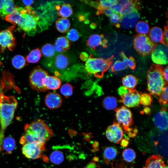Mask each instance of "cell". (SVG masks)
Instances as JSON below:
<instances>
[{"label": "cell", "mask_w": 168, "mask_h": 168, "mask_svg": "<svg viewBox=\"0 0 168 168\" xmlns=\"http://www.w3.org/2000/svg\"><path fill=\"white\" fill-rule=\"evenodd\" d=\"M5 19L9 22L17 25L29 35H31L36 30L39 17L31 6L24 8L15 6L14 11Z\"/></svg>", "instance_id": "obj_1"}, {"label": "cell", "mask_w": 168, "mask_h": 168, "mask_svg": "<svg viewBox=\"0 0 168 168\" xmlns=\"http://www.w3.org/2000/svg\"><path fill=\"white\" fill-rule=\"evenodd\" d=\"M24 130L25 133L20 140L22 145L28 143L45 144L53 135L52 130L40 119L26 124Z\"/></svg>", "instance_id": "obj_2"}, {"label": "cell", "mask_w": 168, "mask_h": 168, "mask_svg": "<svg viewBox=\"0 0 168 168\" xmlns=\"http://www.w3.org/2000/svg\"><path fill=\"white\" fill-rule=\"evenodd\" d=\"M17 105L13 96L2 94L0 96V154L5 130L13 120Z\"/></svg>", "instance_id": "obj_3"}, {"label": "cell", "mask_w": 168, "mask_h": 168, "mask_svg": "<svg viewBox=\"0 0 168 168\" xmlns=\"http://www.w3.org/2000/svg\"><path fill=\"white\" fill-rule=\"evenodd\" d=\"M163 69L160 65L152 64L147 73V86L152 95H159L167 82L163 77Z\"/></svg>", "instance_id": "obj_4"}, {"label": "cell", "mask_w": 168, "mask_h": 168, "mask_svg": "<svg viewBox=\"0 0 168 168\" xmlns=\"http://www.w3.org/2000/svg\"><path fill=\"white\" fill-rule=\"evenodd\" d=\"M113 58V55L106 59L89 58L86 61L85 69L89 74L97 77H101L112 63Z\"/></svg>", "instance_id": "obj_5"}, {"label": "cell", "mask_w": 168, "mask_h": 168, "mask_svg": "<svg viewBox=\"0 0 168 168\" xmlns=\"http://www.w3.org/2000/svg\"><path fill=\"white\" fill-rule=\"evenodd\" d=\"M133 44L136 50L143 56L152 54L157 45L152 41L148 36L139 34L134 38Z\"/></svg>", "instance_id": "obj_6"}, {"label": "cell", "mask_w": 168, "mask_h": 168, "mask_svg": "<svg viewBox=\"0 0 168 168\" xmlns=\"http://www.w3.org/2000/svg\"><path fill=\"white\" fill-rule=\"evenodd\" d=\"M48 75V72L40 67L35 68L31 72L29 78L30 84L32 88L40 92L46 91L44 82Z\"/></svg>", "instance_id": "obj_7"}, {"label": "cell", "mask_w": 168, "mask_h": 168, "mask_svg": "<svg viewBox=\"0 0 168 168\" xmlns=\"http://www.w3.org/2000/svg\"><path fill=\"white\" fill-rule=\"evenodd\" d=\"M45 149V144L28 143L23 145L21 151L26 158L35 159L42 156Z\"/></svg>", "instance_id": "obj_8"}, {"label": "cell", "mask_w": 168, "mask_h": 168, "mask_svg": "<svg viewBox=\"0 0 168 168\" xmlns=\"http://www.w3.org/2000/svg\"><path fill=\"white\" fill-rule=\"evenodd\" d=\"M111 8L114 11L123 15L131 12L134 9L137 10L140 9L141 2L138 0H117Z\"/></svg>", "instance_id": "obj_9"}, {"label": "cell", "mask_w": 168, "mask_h": 168, "mask_svg": "<svg viewBox=\"0 0 168 168\" xmlns=\"http://www.w3.org/2000/svg\"><path fill=\"white\" fill-rule=\"evenodd\" d=\"M14 27V26H12L0 32V46L2 52L7 49L12 51L15 47L16 42L12 32Z\"/></svg>", "instance_id": "obj_10"}, {"label": "cell", "mask_w": 168, "mask_h": 168, "mask_svg": "<svg viewBox=\"0 0 168 168\" xmlns=\"http://www.w3.org/2000/svg\"><path fill=\"white\" fill-rule=\"evenodd\" d=\"M115 117L117 123L122 126L126 130H130L129 127L133 124V118L132 113L128 108L122 106L117 109Z\"/></svg>", "instance_id": "obj_11"}, {"label": "cell", "mask_w": 168, "mask_h": 168, "mask_svg": "<svg viewBox=\"0 0 168 168\" xmlns=\"http://www.w3.org/2000/svg\"><path fill=\"white\" fill-rule=\"evenodd\" d=\"M168 47L162 44L157 45L152 53V59L156 65H165L168 63Z\"/></svg>", "instance_id": "obj_12"}, {"label": "cell", "mask_w": 168, "mask_h": 168, "mask_svg": "<svg viewBox=\"0 0 168 168\" xmlns=\"http://www.w3.org/2000/svg\"><path fill=\"white\" fill-rule=\"evenodd\" d=\"M105 135L110 142L119 144L124 136L123 130L119 124L114 123L107 128Z\"/></svg>", "instance_id": "obj_13"}, {"label": "cell", "mask_w": 168, "mask_h": 168, "mask_svg": "<svg viewBox=\"0 0 168 168\" xmlns=\"http://www.w3.org/2000/svg\"><path fill=\"white\" fill-rule=\"evenodd\" d=\"M139 17L138 10L134 9L128 13L122 15L120 25L125 29L132 28L136 25Z\"/></svg>", "instance_id": "obj_14"}, {"label": "cell", "mask_w": 168, "mask_h": 168, "mask_svg": "<svg viewBox=\"0 0 168 168\" xmlns=\"http://www.w3.org/2000/svg\"><path fill=\"white\" fill-rule=\"evenodd\" d=\"M13 77L8 71H4L2 77L0 78V96L8 90L14 88L18 90Z\"/></svg>", "instance_id": "obj_15"}, {"label": "cell", "mask_w": 168, "mask_h": 168, "mask_svg": "<svg viewBox=\"0 0 168 168\" xmlns=\"http://www.w3.org/2000/svg\"><path fill=\"white\" fill-rule=\"evenodd\" d=\"M140 95L136 91L129 90L121 97L122 102L125 107L128 108L136 107L140 103Z\"/></svg>", "instance_id": "obj_16"}, {"label": "cell", "mask_w": 168, "mask_h": 168, "mask_svg": "<svg viewBox=\"0 0 168 168\" xmlns=\"http://www.w3.org/2000/svg\"><path fill=\"white\" fill-rule=\"evenodd\" d=\"M153 122L156 127L161 131H165L168 129V116L166 110L163 109L156 113L154 115Z\"/></svg>", "instance_id": "obj_17"}, {"label": "cell", "mask_w": 168, "mask_h": 168, "mask_svg": "<svg viewBox=\"0 0 168 168\" xmlns=\"http://www.w3.org/2000/svg\"><path fill=\"white\" fill-rule=\"evenodd\" d=\"M44 102L46 106L50 109H55L60 107L63 100L61 96L56 92H51L47 94Z\"/></svg>", "instance_id": "obj_18"}, {"label": "cell", "mask_w": 168, "mask_h": 168, "mask_svg": "<svg viewBox=\"0 0 168 168\" xmlns=\"http://www.w3.org/2000/svg\"><path fill=\"white\" fill-rule=\"evenodd\" d=\"M15 7L13 0H0V16L2 18H5L6 16L14 11Z\"/></svg>", "instance_id": "obj_19"}, {"label": "cell", "mask_w": 168, "mask_h": 168, "mask_svg": "<svg viewBox=\"0 0 168 168\" xmlns=\"http://www.w3.org/2000/svg\"><path fill=\"white\" fill-rule=\"evenodd\" d=\"M165 165L160 155H153L146 160L145 168H163Z\"/></svg>", "instance_id": "obj_20"}, {"label": "cell", "mask_w": 168, "mask_h": 168, "mask_svg": "<svg viewBox=\"0 0 168 168\" xmlns=\"http://www.w3.org/2000/svg\"><path fill=\"white\" fill-rule=\"evenodd\" d=\"M61 82L58 77L54 76H48L45 79L44 85L46 90H55L59 88Z\"/></svg>", "instance_id": "obj_21"}, {"label": "cell", "mask_w": 168, "mask_h": 168, "mask_svg": "<svg viewBox=\"0 0 168 168\" xmlns=\"http://www.w3.org/2000/svg\"><path fill=\"white\" fill-rule=\"evenodd\" d=\"M107 43V41L104 39L103 36L98 34L91 35L89 36L87 40L88 46L93 49L102 44L106 47Z\"/></svg>", "instance_id": "obj_22"}, {"label": "cell", "mask_w": 168, "mask_h": 168, "mask_svg": "<svg viewBox=\"0 0 168 168\" xmlns=\"http://www.w3.org/2000/svg\"><path fill=\"white\" fill-rule=\"evenodd\" d=\"M149 38L153 42L163 43V31L160 28L155 26L152 28L149 33Z\"/></svg>", "instance_id": "obj_23"}, {"label": "cell", "mask_w": 168, "mask_h": 168, "mask_svg": "<svg viewBox=\"0 0 168 168\" xmlns=\"http://www.w3.org/2000/svg\"><path fill=\"white\" fill-rule=\"evenodd\" d=\"M16 147V143L13 138L7 137L4 138L2 146V151L7 154H10Z\"/></svg>", "instance_id": "obj_24"}, {"label": "cell", "mask_w": 168, "mask_h": 168, "mask_svg": "<svg viewBox=\"0 0 168 168\" xmlns=\"http://www.w3.org/2000/svg\"><path fill=\"white\" fill-rule=\"evenodd\" d=\"M54 65L59 70H64L68 66L69 61L68 58L62 54H59L56 57L54 60Z\"/></svg>", "instance_id": "obj_25"}, {"label": "cell", "mask_w": 168, "mask_h": 168, "mask_svg": "<svg viewBox=\"0 0 168 168\" xmlns=\"http://www.w3.org/2000/svg\"><path fill=\"white\" fill-rule=\"evenodd\" d=\"M123 86L129 90H133L137 84V79L134 76L128 75L124 77L122 79Z\"/></svg>", "instance_id": "obj_26"}, {"label": "cell", "mask_w": 168, "mask_h": 168, "mask_svg": "<svg viewBox=\"0 0 168 168\" xmlns=\"http://www.w3.org/2000/svg\"><path fill=\"white\" fill-rule=\"evenodd\" d=\"M103 105L104 107L108 110H113L115 109L118 106L117 99L112 96L105 97L103 100Z\"/></svg>", "instance_id": "obj_27"}, {"label": "cell", "mask_w": 168, "mask_h": 168, "mask_svg": "<svg viewBox=\"0 0 168 168\" xmlns=\"http://www.w3.org/2000/svg\"><path fill=\"white\" fill-rule=\"evenodd\" d=\"M41 51L38 49L31 50L26 56V61L30 63H35L40 60L41 56Z\"/></svg>", "instance_id": "obj_28"}, {"label": "cell", "mask_w": 168, "mask_h": 168, "mask_svg": "<svg viewBox=\"0 0 168 168\" xmlns=\"http://www.w3.org/2000/svg\"><path fill=\"white\" fill-rule=\"evenodd\" d=\"M70 22L67 18H61L56 22V26L57 30L60 32H66L70 28Z\"/></svg>", "instance_id": "obj_29"}, {"label": "cell", "mask_w": 168, "mask_h": 168, "mask_svg": "<svg viewBox=\"0 0 168 168\" xmlns=\"http://www.w3.org/2000/svg\"><path fill=\"white\" fill-rule=\"evenodd\" d=\"M117 150L113 147H107L104 150L103 157L106 162L114 159L118 154Z\"/></svg>", "instance_id": "obj_30"}, {"label": "cell", "mask_w": 168, "mask_h": 168, "mask_svg": "<svg viewBox=\"0 0 168 168\" xmlns=\"http://www.w3.org/2000/svg\"><path fill=\"white\" fill-rule=\"evenodd\" d=\"M12 63L13 66L16 68L20 69L26 65V61L25 58L20 55L14 56L12 59Z\"/></svg>", "instance_id": "obj_31"}, {"label": "cell", "mask_w": 168, "mask_h": 168, "mask_svg": "<svg viewBox=\"0 0 168 168\" xmlns=\"http://www.w3.org/2000/svg\"><path fill=\"white\" fill-rule=\"evenodd\" d=\"M136 32L139 34L147 35L150 31L148 24L144 21H140L137 23L135 26Z\"/></svg>", "instance_id": "obj_32"}, {"label": "cell", "mask_w": 168, "mask_h": 168, "mask_svg": "<svg viewBox=\"0 0 168 168\" xmlns=\"http://www.w3.org/2000/svg\"><path fill=\"white\" fill-rule=\"evenodd\" d=\"M50 161L54 164H59L63 162L64 156L63 153L58 150L53 152L49 157Z\"/></svg>", "instance_id": "obj_33"}, {"label": "cell", "mask_w": 168, "mask_h": 168, "mask_svg": "<svg viewBox=\"0 0 168 168\" xmlns=\"http://www.w3.org/2000/svg\"><path fill=\"white\" fill-rule=\"evenodd\" d=\"M41 52L44 56L49 58L54 55L55 51L54 45L50 44H47L42 47Z\"/></svg>", "instance_id": "obj_34"}, {"label": "cell", "mask_w": 168, "mask_h": 168, "mask_svg": "<svg viewBox=\"0 0 168 168\" xmlns=\"http://www.w3.org/2000/svg\"><path fill=\"white\" fill-rule=\"evenodd\" d=\"M72 10L71 6L68 4L62 5L59 10V14L62 18H67L72 14Z\"/></svg>", "instance_id": "obj_35"}, {"label": "cell", "mask_w": 168, "mask_h": 168, "mask_svg": "<svg viewBox=\"0 0 168 168\" xmlns=\"http://www.w3.org/2000/svg\"><path fill=\"white\" fill-rule=\"evenodd\" d=\"M124 159L126 162H131L136 158V154L134 151L131 148H128L124 149L122 153Z\"/></svg>", "instance_id": "obj_36"}, {"label": "cell", "mask_w": 168, "mask_h": 168, "mask_svg": "<svg viewBox=\"0 0 168 168\" xmlns=\"http://www.w3.org/2000/svg\"><path fill=\"white\" fill-rule=\"evenodd\" d=\"M73 87L71 85L67 83L63 85L61 87L60 91L61 94L67 98L71 96L73 93Z\"/></svg>", "instance_id": "obj_37"}, {"label": "cell", "mask_w": 168, "mask_h": 168, "mask_svg": "<svg viewBox=\"0 0 168 168\" xmlns=\"http://www.w3.org/2000/svg\"><path fill=\"white\" fill-rule=\"evenodd\" d=\"M120 55L123 59V61L126 64L127 66L132 69H134L136 66L134 58L132 57L128 58L123 52H121Z\"/></svg>", "instance_id": "obj_38"}, {"label": "cell", "mask_w": 168, "mask_h": 168, "mask_svg": "<svg viewBox=\"0 0 168 168\" xmlns=\"http://www.w3.org/2000/svg\"><path fill=\"white\" fill-rule=\"evenodd\" d=\"M128 66L123 61H116L111 67V71L113 72H117L126 69Z\"/></svg>", "instance_id": "obj_39"}, {"label": "cell", "mask_w": 168, "mask_h": 168, "mask_svg": "<svg viewBox=\"0 0 168 168\" xmlns=\"http://www.w3.org/2000/svg\"><path fill=\"white\" fill-rule=\"evenodd\" d=\"M117 1V0H100L98 2L99 8L101 12L104 9L111 8Z\"/></svg>", "instance_id": "obj_40"}, {"label": "cell", "mask_w": 168, "mask_h": 168, "mask_svg": "<svg viewBox=\"0 0 168 168\" xmlns=\"http://www.w3.org/2000/svg\"><path fill=\"white\" fill-rule=\"evenodd\" d=\"M121 16L119 13L114 11L109 16L111 22L117 27H120V23Z\"/></svg>", "instance_id": "obj_41"}, {"label": "cell", "mask_w": 168, "mask_h": 168, "mask_svg": "<svg viewBox=\"0 0 168 168\" xmlns=\"http://www.w3.org/2000/svg\"><path fill=\"white\" fill-rule=\"evenodd\" d=\"M79 35L78 31L75 29H71L68 31L67 34V39L72 41H76L78 40Z\"/></svg>", "instance_id": "obj_42"}, {"label": "cell", "mask_w": 168, "mask_h": 168, "mask_svg": "<svg viewBox=\"0 0 168 168\" xmlns=\"http://www.w3.org/2000/svg\"><path fill=\"white\" fill-rule=\"evenodd\" d=\"M151 95L147 93H143L140 95V103L145 106L149 105L152 101Z\"/></svg>", "instance_id": "obj_43"}, {"label": "cell", "mask_w": 168, "mask_h": 168, "mask_svg": "<svg viewBox=\"0 0 168 168\" xmlns=\"http://www.w3.org/2000/svg\"><path fill=\"white\" fill-rule=\"evenodd\" d=\"M168 86L166 85L163 89L162 92L159 95V101L161 103L164 104H166L168 102Z\"/></svg>", "instance_id": "obj_44"}, {"label": "cell", "mask_w": 168, "mask_h": 168, "mask_svg": "<svg viewBox=\"0 0 168 168\" xmlns=\"http://www.w3.org/2000/svg\"><path fill=\"white\" fill-rule=\"evenodd\" d=\"M55 44L60 46L64 49L68 48L69 46L68 40L64 36L58 37L56 40Z\"/></svg>", "instance_id": "obj_45"}, {"label": "cell", "mask_w": 168, "mask_h": 168, "mask_svg": "<svg viewBox=\"0 0 168 168\" xmlns=\"http://www.w3.org/2000/svg\"><path fill=\"white\" fill-rule=\"evenodd\" d=\"M168 26H165L163 32V40L162 44L168 47Z\"/></svg>", "instance_id": "obj_46"}, {"label": "cell", "mask_w": 168, "mask_h": 168, "mask_svg": "<svg viewBox=\"0 0 168 168\" xmlns=\"http://www.w3.org/2000/svg\"><path fill=\"white\" fill-rule=\"evenodd\" d=\"M129 90V89H127L123 86H121L118 89V93L119 95L122 97L127 93Z\"/></svg>", "instance_id": "obj_47"}, {"label": "cell", "mask_w": 168, "mask_h": 168, "mask_svg": "<svg viewBox=\"0 0 168 168\" xmlns=\"http://www.w3.org/2000/svg\"><path fill=\"white\" fill-rule=\"evenodd\" d=\"M114 12V11L111 8L104 9L101 11L105 15L109 16Z\"/></svg>", "instance_id": "obj_48"}, {"label": "cell", "mask_w": 168, "mask_h": 168, "mask_svg": "<svg viewBox=\"0 0 168 168\" xmlns=\"http://www.w3.org/2000/svg\"><path fill=\"white\" fill-rule=\"evenodd\" d=\"M54 47L55 51L58 53H62L64 50L63 48L56 44H55Z\"/></svg>", "instance_id": "obj_49"}, {"label": "cell", "mask_w": 168, "mask_h": 168, "mask_svg": "<svg viewBox=\"0 0 168 168\" xmlns=\"http://www.w3.org/2000/svg\"><path fill=\"white\" fill-rule=\"evenodd\" d=\"M168 67L167 66L165 69H163V74L164 77L166 81L167 82L168 79Z\"/></svg>", "instance_id": "obj_50"}, {"label": "cell", "mask_w": 168, "mask_h": 168, "mask_svg": "<svg viewBox=\"0 0 168 168\" xmlns=\"http://www.w3.org/2000/svg\"><path fill=\"white\" fill-rule=\"evenodd\" d=\"M96 163L93 161L90 162L84 168H96Z\"/></svg>", "instance_id": "obj_51"}, {"label": "cell", "mask_w": 168, "mask_h": 168, "mask_svg": "<svg viewBox=\"0 0 168 168\" xmlns=\"http://www.w3.org/2000/svg\"><path fill=\"white\" fill-rule=\"evenodd\" d=\"M34 1L33 0H23L22 2L26 6H31L33 3Z\"/></svg>", "instance_id": "obj_52"}, {"label": "cell", "mask_w": 168, "mask_h": 168, "mask_svg": "<svg viewBox=\"0 0 168 168\" xmlns=\"http://www.w3.org/2000/svg\"><path fill=\"white\" fill-rule=\"evenodd\" d=\"M128 142L126 139H123L121 141V145L124 147H127L128 145Z\"/></svg>", "instance_id": "obj_53"}, {"label": "cell", "mask_w": 168, "mask_h": 168, "mask_svg": "<svg viewBox=\"0 0 168 168\" xmlns=\"http://www.w3.org/2000/svg\"><path fill=\"white\" fill-rule=\"evenodd\" d=\"M143 112L146 114H148L150 112V109L148 107H146L143 109Z\"/></svg>", "instance_id": "obj_54"}, {"label": "cell", "mask_w": 168, "mask_h": 168, "mask_svg": "<svg viewBox=\"0 0 168 168\" xmlns=\"http://www.w3.org/2000/svg\"><path fill=\"white\" fill-rule=\"evenodd\" d=\"M163 168H168V167L165 164L163 166Z\"/></svg>", "instance_id": "obj_55"}, {"label": "cell", "mask_w": 168, "mask_h": 168, "mask_svg": "<svg viewBox=\"0 0 168 168\" xmlns=\"http://www.w3.org/2000/svg\"><path fill=\"white\" fill-rule=\"evenodd\" d=\"M1 64H2V62H1L0 60V66L1 65Z\"/></svg>", "instance_id": "obj_56"}, {"label": "cell", "mask_w": 168, "mask_h": 168, "mask_svg": "<svg viewBox=\"0 0 168 168\" xmlns=\"http://www.w3.org/2000/svg\"><path fill=\"white\" fill-rule=\"evenodd\" d=\"M143 168H145L144 167Z\"/></svg>", "instance_id": "obj_57"}, {"label": "cell", "mask_w": 168, "mask_h": 168, "mask_svg": "<svg viewBox=\"0 0 168 168\" xmlns=\"http://www.w3.org/2000/svg\"></svg>", "instance_id": "obj_58"}]
</instances>
